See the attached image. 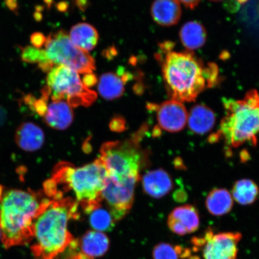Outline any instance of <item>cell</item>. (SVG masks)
<instances>
[{"label": "cell", "mask_w": 259, "mask_h": 259, "mask_svg": "<svg viewBox=\"0 0 259 259\" xmlns=\"http://www.w3.org/2000/svg\"><path fill=\"white\" fill-rule=\"evenodd\" d=\"M69 35L70 40L76 47L88 53L95 48L99 39L96 29L87 23L74 25Z\"/></svg>", "instance_id": "obj_20"}, {"label": "cell", "mask_w": 259, "mask_h": 259, "mask_svg": "<svg viewBox=\"0 0 259 259\" xmlns=\"http://www.w3.org/2000/svg\"><path fill=\"white\" fill-rule=\"evenodd\" d=\"M210 1H212V2H221V1H222V0H210Z\"/></svg>", "instance_id": "obj_32"}, {"label": "cell", "mask_w": 259, "mask_h": 259, "mask_svg": "<svg viewBox=\"0 0 259 259\" xmlns=\"http://www.w3.org/2000/svg\"><path fill=\"white\" fill-rule=\"evenodd\" d=\"M21 59L25 63L36 64L44 72H49L54 67L47 59L44 50L33 46L22 49Z\"/></svg>", "instance_id": "obj_25"}, {"label": "cell", "mask_w": 259, "mask_h": 259, "mask_svg": "<svg viewBox=\"0 0 259 259\" xmlns=\"http://www.w3.org/2000/svg\"><path fill=\"white\" fill-rule=\"evenodd\" d=\"M2 231H1V229H0V239L2 238Z\"/></svg>", "instance_id": "obj_33"}, {"label": "cell", "mask_w": 259, "mask_h": 259, "mask_svg": "<svg viewBox=\"0 0 259 259\" xmlns=\"http://www.w3.org/2000/svg\"><path fill=\"white\" fill-rule=\"evenodd\" d=\"M258 194L256 184L248 179L236 181L232 191L233 199L241 205H248L254 203Z\"/></svg>", "instance_id": "obj_23"}, {"label": "cell", "mask_w": 259, "mask_h": 259, "mask_svg": "<svg viewBox=\"0 0 259 259\" xmlns=\"http://www.w3.org/2000/svg\"><path fill=\"white\" fill-rule=\"evenodd\" d=\"M42 116L51 127L65 130L69 127L73 121L72 107L64 100H53L50 104H47Z\"/></svg>", "instance_id": "obj_13"}, {"label": "cell", "mask_w": 259, "mask_h": 259, "mask_svg": "<svg viewBox=\"0 0 259 259\" xmlns=\"http://www.w3.org/2000/svg\"><path fill=\"white\" fill-rule=\"evenodd\" d=\"M206 207L210 214L223 216L228 213L234 205L232 194L224 189H215L206 197Z\"/></svg>", "instance_id": "obj_22"}, {"label": "cell", "mask_w": 259, "mask_h": 259, "mask_svg": "<svg viewBox=\"0 0 259 259\" xmlns=\"http://www.w3.org/2000/svg\"><path fill=\"white\" fill-rule=\"evenodd\" d=\"M242 235L238 232L206 231L202 238H197L196 247H202L203 259H238V244Z\"/></svg>", "instance_id": "obj_9"}, {"label": "cell", "mask_w": 259, "mask_h": 259, "mask_svg": "<svg viewBox=\"0 0 259 259\" xmlns=\"http://www.w3.org/2000/svg\"><path fill=\"white\" fill-rule=\"evenodd\" d=\"M173 44L161 45L157 58L168 95L181 103L195 101L200 93L218 83L219 69L214 63L205 66L190 51H171Z\"/></svg>", "instance_id": "obj_1"}, {"label": "cell", "mask_w": 259, "mask_h": 259, "mask_svg": "<svg viewBox=\"0 0 259 259\" xmlns=\"http://www.w3.org/2000/svg\"><path fill=\"white\" fill-rule=\"evenodd\" d=\"M16 143L26 151H35L43 146L45 135L41 128L31 122L22 123L15 134Z\"/></svg>", "instance_id": "obj_17"}, {"label": "cell", "mask_w": 259, "mask_h": 259, "mask_svg": "<svg viewBox=\"0 0 259 259\" xmlns=\"http://www.w3.org/2000/svg\"><path fill=\"white\" fill-rule=\"evenodd\" d=\"M181 43L188 50H198L205 45L206 31L205 27L197 21L187 22L180 31Z\"/></svg>", "instance_id": "obj_21"}, {"label": "cell", "mask_w": 259, "mask_h": 259, "mask_svg": "<svg viewBox=\"0 0 259 259\" xmlns=\"http://www.w3.org/2000/svg\"><path fill=\"white\" fill-rule=\"evenodd\" d=\"M108 171L99 158L85 166L74 167L67 164L58 167L51 182L61 184L63 189L72 191L76 202L86 213L103 200L102 193L108 179Z\"/></svg>", "instance_id": "obj_5"}, {"label": "cell", "mask_w": 259, "mask_h": 259, "mask_svg": "<svg viewBox=\"0 0 259 259\" xmlns=\"http://www.w3.org/2000/svg\"><path fill=\"white\" fill-rule=\"evenodd\" d=\"M225 116L219 131L210 137V142L222 139L228 147L238 148L246 143L257 144L259 134V95L249 91L241 100L223 101Z\"/></svg>", "instance_id": "obj_4"}, {"label": "cell", "mask_w": 259, "mask_h": 259, "mask_svg": "<svg viewBox=\"0 0 259 259\" xmlns=\"http://www.w3.org/2000/svg\"><path fill=\"white\" fill-rule=\"evenodd\" d=\"M154 107L158 124L164 131L176 133L185 127L188 112L182 103L171 99Z\"/></svg>", "instance_id": "obj_11"}, {"label": "cell", "mask_w": 259, "mask_h": 259, "mask_svg": "<svg viewBox=\"0 0 259 259\" xmlns=\"http://www.w3.org/2000/svg\"><path fill=\"white\" fill-rule=\"evenodd\" d=\"M101 203L87 213L89 215L90 225L97 231H111L115 226V220L109 208H104Z\"/></svg>", "instance_id": "obj_24"}, {"label": "cell", "mask_w": 259, "mask_h": 259, "mask_svg": "<svg viewBox=\"0 0 259 259\" xmlns=\"http://www.w3.org/2000/svg\"><path fill=\"white\" fill-rule=\"evenodd\" d=\"M77 242L81 252L91 258L102 256L108 250L110 244L108 236L97 231L87 232Z\"/></svg>", "instance_id": "obj_19"}, {"label": "cell", "mask_w": 259, "mask_h": 259, "mask_svg": "<svg viewBox=\"0 0 259 259\" xmlns=\"http://www.w3.org/2000/svg\"><path fill=\"white\" fill-rule=\"evenodd\" d=\"M151 14L158 25L170 27L180 21L182 10L177 0H155L151 5Z\"/></svg>", "instance_id": "obj_15"}, {"label": "cell", "mask_w": 259, "mask_h": 259, "mask_svg": "<svg viewBox=\"0 0 259 259\" xmlns=\"http://www.w3.org/2000/svg\"><path fill=\"white\" fill-rule=\"evenodd\" d=\"M68 259H92L82 252H73L69 255Z\"/></svg>", "instance_id": "obj_30"}, {"label": "cell", "mask_w": 259, "mask_h": 259, "mask_svg": "<svg viewBox=\"0 0 259 259\" xmlns=\"http://www.w3.org/2000/svg\"><path fill=\"white\" fill-rule=\"evenodd\" d=\"M167 225L170 231L178 235L192 234L200 226L198 211L191 205L178 206L168 217Z\"/></svg>", "instance_id": "obj_12"}, {"label": "cell", "mask_w": 259, "mask_h": 259, "mask_svg": "<svg viewBox=\"0 0 259 259\" xmlns=\"http://www.w3.org/2000/svg\"><path fill=\"white\" fill-rule=\"evenodd\" d=\"M131 77V74L121 69H119L117 74L113 72L103 74L99 80L98 92L106 100L117 99L124 94L125 83Z\"/></svg>", "instance_id": "obj_14"}, {"label": "cell", "mask_w": 259, "mask_h": 259, "mask_svg": "<svg viewBox=\"0 0 259 259\" xmlns=\"http://www.w3.org/2000/svg\"><path fill=\"white\" fill-rule=\"evenodd\" d=\"M215 120L212 110L202 104L194 106L188 112V125L191 131L197 135L209 132L214 126Z\"/></svg>", "instance_id": "obj_18"}, {"label": "cell", "mask_w": 259, "mask_h": 259, "mask_svg": "<svg viewBox=\"0 0 259 259\" xmlns=\"http://www.w3.org/2000/svg\"><path fill=\"white\" fill-rule=\"evenodd\" d=\"M145 192L154 198H161L172 189V180L166 171L156 169L148 171L142 178Z\"/></svg>", "instance_id": "obj_16"}, {"label": "cell", "mask_w": 259, "mask_h": 259, "mask_svg": "<svg viewBox=\"0 0 259 259\" xmlns=\"http://www.w3.org/2000/svg\"><path fill=\"white\" fill-rule=\"evenodd\" d=\"M100 159L108 171V177L115 182L139 180L142 158L135 140L107 142L102 146Z\"/></svg>", "instance_id": "obj_7"}, {"label": "cell", "mask_w": 259, "mask_h": 259, "mask_svg": "<svg viewBox=\"0 0 259 259\" xmlns=\"http://www.w3.org/2000/svg\"><path fill=\"white\" fill-rule=\"evenodd\" d=\"M47 37L41 32H34L30 37V41L33 47L40 49L45 45Z\"/></svg>", "instance_id": "obj_27"}, {"label": "cell", "mask_w": 259, "mask_h": 259, "mask_svg": "<svg viewBox=\"0 0 259 259\" xmlns=\"http://www.w3.org/2000/svg\"><path fill=\"white\" fill-rule=\"evenodd\" d=\"M84 85L88 87L95 86L97 82V77L95 74L93 73H88L84 74V76L82 80Z\"/></svg>", "instance_id": "obj_28"}, {"label": "cell", "mask_w": 259, "mask_h": 259, "mask_svg": "<svg viewBox=\"0 0 259 259\" xmlns=\"http://www.w3.org/2000/svg\"><path fill=\"white\" fill-rule=\"evenodd\" d=\"M47 82L42 92L52 100H64L72 108L90 106L97 99L96 93L84 85L79 73L67 66H54L48 72Z\"/></svg>", "instance_id": "obj_6"}, {"label": "cell", "mask_w": 259, "mask_h": 259, "mask_svg": "<svg viewBox=\"0 0 259 259\" xmlns=\"http://www.w3.org/2000/svg\"><path fill=\"white\" fill-rule=\"evenodd\" d=\"M6 3L12 11H16V8L18 7V3L16 0H6Z\"/></svg>", "instance_id": "obj_31"}, {"label": "cell", "mask_w": 259, "mask_h": 259, "mask_svg": "<svg viewBox=\"0 0 259 259\" xmlns=\"http://www.w3.org/2000/svg\"><path fill=\"white\" fill-rule=\"evenodd\" d=\"M49 199L21 190L6 191L0 197V229L6 248L29 244L33 239L34 220Z\"/></svg>", "instance_id": "obj_3"}, {"label": "cell", "mask_w": 259, "mask_h": 259, "mask_svg": "<svg viewBox=\"0 0 259 259\" xmlns=\"http://www.w3.org/2000/svg\"><path fill=\"white\" fill-rule=\"evenodd\" d=\"M187 249L180 246H174L162 242L155 245L153 252V259H180L185 258Z\"/></svg>", "instance_id": "obj_26"}, {"label": "cell", "mask_w": 259, "mask_h": 259, "mask_svg": "<svg viewBox=\"0 0 259 259\" xmlns=\"http://www.w3.org/2000/svg\"><path fill=\"white\" fill-rule=\"evenodd\" d=\"M44 46L47 59L54 66H67L83 74L93 73L96 70L93 57L76 47L64 30L49 35Z\"/></svg>", "instance_id": "obj_8"}, {"label": "cell", "mask_w": 259, "mask_h": 259, "mask_svg": "<svg viewBox=\"0 0 259 259\" xmlns=\"http://www.w3.org/2000/svg\"><path fill=\"white\" fill-rule=\"evenodd\" d=\"M177 1L182 3L187 8L193 9L198 6L201 0H177Z\"/></svg>", "instance_id": "obj_29"}, {"label": "cell", "mask_w": 259, "mask_h": 259, "mask_svg": "<svg viewBox=\"0 0 259 259\" xmlns=\"http://www.w3.org/2000/svg\"><path fill=\"white\" fill-rule=\"evenodd\" d=\"M138 180L132 179L121 183H116L108 177L102 197L108 204L115 221L124 218L132 208L135 186Z\"/></svg>", "instance_id": "obj_10"}, {"label": "cell", "mask_w": 259, "mask_h": 259, "mask_svg": "<svg viewBox=\"0 0 259 259\" xmlns=\"http://www.w3.org/2000/svg\"><path fill=\"white\" fill-rule=\"evenodd\" d=\"M78 203L70 197L48 200L32 224L31 250L39 259H54L73 241L68 230L70 220L79 218Z\"/></svg>", "instance_id": "obj_2"}]
</instances>
